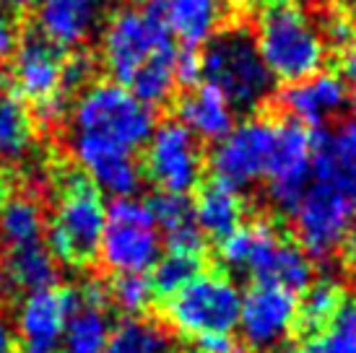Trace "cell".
Returning a JSON list of instances; mask_svg holds the SVG:
<instances>
[{
	"label": "cell",
	"mask_w": 356,
	"mask_h": 353,
	"mask_svg": "<svg viewBox=\"0 0 356 353\" xmlns=\"http://www.w3.org/2000/svg\"><path fill=\"white\" fill-rule=\"evenodd\" d=\"M172 340L161 325L143 320V317H128L112 330L104 353H169Z\"/></svg>",
	"instance_id": "83f0119b"
},
{
	"label": "cell",
	"mask_w": 356,
	"mask_h": 353,
	"mask_svg": "<svg viewBox=\"0 0 356 353\" xmlns=\"http://www.w3.org/2000/svg\"><path fill=\"white\" fill-rule=\"evenodd\" d=\"M107 206L91 179L70 174L58 190L47 221V249L65 265H89L99 255Z\"/></svg>",
	"instance_id": "8992f818"
},
{
	"label": "cell",
	"mask_w": 356,
	"mask_h": 353,
	"mask_svg": "<svg viewBox=\"0 0 356 353\" xmlns=\"http://www.w3.org/2000/svg\"><path fill=\"white\" fill-rule=\"evenodd\" d=\"M8 286V281H6V270H3V263H0V291Z\"/></svg>",
	"instance_id": "7bdbcfd3"
},
{
	"label": "cell",
	"mask_w": 356,
	"mask_h": 353,
	"mask_svg": "<svg viewBox=\"0 0 356 353\" xmlns=\"http://www.w3.org/2000/svg\"><path fill=\"white\" fill-rule=\"evenodd\" d=\"M242 294L237 284L221 273H198L167 299V322L179 335L206 338L232 333L237 327Z\"/></svg>",
	"instance_id": "ba28073f"
},
{
	"label": "cell",
	"mask_w": 356,
	"mask_h": 353,
	"mask_svg": "<svg viewBox=\"0 0 356 353\" xmlns=\"http://www.w3.org/2000/svg\"><path fill=\"white\" fill-rule=\"evenodd\" d=\"M341 249H343V260H346V265L351 268V270H356V221L351 224V229H348V234H346V239H343Z\"/></svg>",
	"instance_id": "74e56055"
},
{
	"label": "cell",
	"mask_w": 356,
	"mask_h": 353,
	"mask_svg": "<svg viewBox=\"0 0 356 353\" xmlns=\"http://www.w3.org/2000/svg\"><path fill=\"white\" fill-rule=\"evenodd\" d=\"M252 37L276 81L294 83L320 73L325 65V37L297 0H270L257 16Z\"/></svg>",
	"instance_id": "3957f363"
},
{
	"label": "cell",
	"mask_w": 356,
	"mask_h": 353,
	"mask_svg": "<svg viewBox=\"0 0 356 353\" xmlns=\"http://www.w3.org/2000/svg\"><path fill=\"white\" fill-rule=\"evenodd\" d=\"M198 353H242V345L232 333L206 335L198 340Z\"/></svg>",
	"instance_id": "d590c367"
},
{
	"label": "cell",
	"mask_w": 356,
	"mask_h": 353,
	"mask_svg": "<svg viewBox=\"0 0 356 353\" xmlns=\"http://www.w3.org/2000/svg\"><path fill=\"white\" fill-rule=\"evenodd\" d=\"M112 299L115 304L122 309L125 314L136 317L140 314L154 299V286L151 278H146L143 273H130V275H118L112 284Z\"/></svg>",
	"instance_id": "f546056e"
},
{
	"label": "cell",
	"mask_w": 356,
	"mask_h": 353,
	"mask_svg": "<svg viewBox=\"0 0 356 353\" xmlns=\"http://www.w3.org/2000/svg\"><path fill=\"white\" fill-rule=\"evenodd\" d=\"M143 151V172L164 195H188L200 185V140L182 122L167 120L154 128Z\"/></svg>",
	"instance_id": "9c48e42d"
},
{
	"label": "cell",
	"mask_w": 356,
	"mask_h": 353,
	"mask_svg": "<svg viewBox=\"0 0 356 353\" xmlns=\"http://www.w3.org/2000/svg\"><path fill=\"white\" fill-rule=\"evenodd\" d=\"M37 122L26 101L16 94H0V158L19 161L34 146Z\"/></svg>",
	"instance_id": "484cf974"
},
{
	"label": "cell",
	"mask_w": 356,
	"mask_h": 353,
	"mask_svg": "<svg viewBox=\"0 0 356 353\" xmlns=\"http://www.w3.org/2000/svg\"><path fill=\"white\" fill-rule=\"evenodd\" d=\"M73 304H76V291L58 286L29 291L24 296L16 312L21 353H60Z\"/></svg>",
	"instance_id": "9a60e30c"
},
{
	"label": "cell",
	"mask_w": 356,
	"mask_h": 353,
	"mask_svg": "<svg viewBox=\"0 0 356 353\" xmlns=\"http://www.w3.org/2000/svg\"><path fill=\"white\" fill-rule=\"evenodd\" d=\"M151 270H154V275H151L154 294L169 299L175 291H179L188 281H193L200 273V257L182 255V252H167V255L159 257Z\"/></svg>",
	"instance_id": "f1b7e54d"
},
{
	"label": "cell",
	"mask_w": 356,
	"mask_h": 353,
	"mask_svg": "<svg viewBox=\"0 0 356 353\" xmlns=\"http://www.w3.org/2000/svg\"><path fill=\"white\" fill-rule=\"evenodd\" d=\"M161 247L164 239L146 200L118 197L107 208L99 255H97L102 257L107 270L118 275H146L161 257Z\"/></svg>",
	"instance_id": "52a82bcc"
},
{
	"label": "cell",
	"mask_w": 356,
	"mask_h": 353,
	"mask_svg": "<svg viewBox=\"0 0 356 353\" xmlns=\"http://www.w3.org/2000/svg\"><path fill=\"white\" fill-rule=\"evenodd\" d=\"M76 291V304L63 333V353H104L112 335L107 312V288L97 281L83 284Z\"/></svg>",
	"instance_id": "e0dca14e"
},
{
	"label": "cell",
	"mask_w": 356,
	"mask_h": 353,
	"mask_svg": "<svg viewBox=\"0 0 356 353\" xmlns=\"http://www.w3.org/2000/svg\"><path fill=\"white\" fill-rule=\"evenodd\" d=\"M161 13L169 31L188 47H195L218 31L224 16V0H164Z\"/></svg>",
	"instance_id": "603a6c76"
},
{
	"label": "cell",
	"mask_w": 356,
	"mask_h": 353,
	"mask_svg": "<svg viewBox=\"0 0 356 353\" xmlns=\"http://www.w3.org/2000/svg\"><path fill=\"white\" fill-rule=\"evenodd\" d=\"M278 138V122L266 117H250L237 122L211 151V169L221 185L234 190L266 179L268 161L273 156Z\"/></svg>",
	"instance_id": "30bf717a"
},
{
	"label": "cell",
	"mask_w": 356,
	"mask_h": 353,
	"mask_svg": "<svg viewBox=\"0 0 356 353\" xmlns=\"http://www.w3.org/2000/svg\"><path fill=\"white\" fill-rule=\"evenodd\" d=\"M3 270H6L8 286L29 294V291H42V288L55 286L58 260L47 249V245L34 242V245L8 249V255L3 260Z\"/></svg>",
	"instance_id": "cb8c5ba5"
},
{
	"label": "cell",
	"mask_w": 356,
	"mask_h": 353,
	"mask_svg": "<svg viewBox=\"0 0 356 353\" xmlns=\"http://www.w3.org/2000/svg\"><path fill=\"white\" fill-rule=\"evenodd\" d=\"M91 73H94V60L89 55H73V58H65V88H79V86H89Z\"/></svg>",
	"instance_id": "1f68e13d"
},
{
	"label": "cell",
	"mask_w": 356,
	"mask_h": 353,
	"mask_svg": "<svg viewBox=\"0 0 356 353\" xmlns=\"http://www.w3.org/2000/svg\"><path fill=\"white\" fill-rule=\"evenodd\" d=\"M154 112L130 88L94 81L79 94L68 115V148L99 192L136 197L143 169L136 151L154 133Z\"/></svg>",
	"instance_id": "6da1fadb"
},
{
	"label": "cell",
	"mask_w": 356,
	"mask_h": 353,
	"mask_svg": "<svg viewBox=\"0 0 356 353\" xmlns=\"http://www.w3.org/2000/svg\"><path fill=\"white\" fill-rule=\"evenodd\" d=\"M218 263L227 270L250 275L255 284L281 286L291 294L305 291L315 278V265L299 245L289 242L268 221L242 224L218 239Z\"/></svg>",
	"instance_id": "7a4b0ae2"
},
{
	"label": "cell",
	"mask_w": 356,
	"mask_h": 353,
	"mask_svg": "<svg viewBox=\"0 0 356 353\" xmlns=\"http://www.w3.org/2000/svg\"><path fill=\"white\" fill-rule=\"evenodd\" d=\"M250 3H260V0H250Z\"/></svg>",
	"instance_id": "bcb514c9"
},
{
	"label": "cell",
	"mask_w": 356,
	"mask_h": 353,
	"mask_svg": "<svg viewBox=\"0 0 356 353\" xmlns=\"http://www.w3.org/2000/svg\"><path fill=\"white\" fill-rule=\"evenodd\" d=\"M325 42L330 40L333 44H338L341 49L354 47L356 44V24L346 16H330V21L325 24Z\"/></svg>",
	"instance_id": "d6a6232c"
},
{
	"label": "cell",
	"mask_w": 356,
	"mask_h": 353,
	"mask_svg": "<svg viewBox=\"0 0 356 353\" xmlns=\"http://www.w3.org/2000/svg\"><path fill=\"white\" fill-rule=\"evenodd\" d=\"M297 353H356V335L336 322L309 335Z\"/></svg>",
	"instance_id": "4dcf8cb0"
},
{
	"label": "cell",
	"mask_w": 356,
	"mask_h": 353,
	"mask_svg": "<svg viewBox=\"0 0 356 353\" xmlns=\"http://www.w3.org/2000/svg\"><path fill=\"white\" fill-rule=\"evenodd\" d=\"M299 322V299L281 286L255 284L242 296L237 327L255 353H273L286 343Z\"/></svg>",
	"instance_id": "7c38bea8"
},
{
	"label": "cell",
	"mask_w": 356,
	"mask_h": 353,
	"mask_svg": "<svg viewBox=\"0 0 356 353\" xmlns=\"http://www.w3.org/2000/svg\"><path fill=\"white\" fill-rule=\"evenodd\" d=\"M343 309V286L333 275L312 278V284L305 288V296L299 302V322L309 333L325 330L338 320Z\"/></svg>",
	"instance_id": "4316f807"
},
{
	"label": "cell",
	"mask_w": 356,
	"mask_h": 353,
	"mask_svg": "<svg viewBox=\"0 0 356 353\" xmlns=\"http://www.w3.org/2000/svg\"><path fill=\"white\" fill-rule=\"evenodd\" d=\"M47 218L42 206L29 195H10L0 206V242L6 249L42 242Z\"/></svg>",
	"instance_id": "d4e9b609"
},
{
	"label": "cell",
	"mask_w": 356,
	"mask_h": 353,
	"mask_svg": "<svg viewBox=\"0 0 356 353\" xmlns=\"http://www.w3.org/2000/svg\"><path fill=\"white\" fill-rule=\"evenodd\" d=\"M348 104H351V112H354V122H356V91L348 97Z\"/></svg>",
	"instance_id": "ee69618b"
},
{
	"label": "cell",
	"mask_w": 356,
	"mask_h": 353,
	"mask_svg": "<svg viewBox=\"0 0 356 353\" xmlns=\"http://www.w3.org/2000/svg\"><path fill=\"white\" fill-rule=\"evenodd\" d=\"M200 79L229 104L245 112L257 109L273 91V76L260 58L255 37L242 26L216 31L200 55Z\"/></svg>",
	"instance_id": "5b68a950"
},
{
	"label": "cell",
	"mask_w": 356,
	"mask_h": 353,
	"mask_svg": "<svg viewBox=\"0 0 356 353\" xmlns=\"http://www.w3.org/2000/svg\"><path fill=\"white\" fill-rule=\"evenodd\" d=\"M149 206L154 211L161 239L167 242V252H182V255L203 257L206 236L200 231L198 221L193 216V208H190V203L185 197L159 192Z\"/></svg>",
	"instance_id": "44dd1931"
},
{
	"label": "cell",
	"mask_w": 356,
	"mask_h": 353,
	"mask_svg": "<svg viewBox=\"0 0 356 353\" xmlns=\"http://www.w3.org/2000/svg\"><path fill=\"white\" fill-rule=\"evenodd\" d=\"M336 322L356 335V296L348 302V304H343V309H341V314H338Z\"/></svg>",
	"instance_id": "ab89813d"
},
{
	"label": "cell",
	"mask_w": 356,
	"mask_h": 353,
	"mask_svg": "<svg viewBox=\"0 0 356 353\" xmlns=\"http://www.w3.org/2000/svg\"><path fill=\"white\" fill-rule=\"evenodd\" d=\"M37 0H0V6H6L8 10H26L31 8Z\"/></svg>",
	"instance_id": "60d3db41"
},
{
	"label": "cell",
	"mask_w": 356,
	"mask_h": 353,
	"mask_svg": "<svg viewBox=\"0 0 356 353\" xmlns=\"http://www.w3.org/2000/svg\"><path fill=\"white\" fill-rule=\"evenodd\" d=\"M0 176H3V158H0Z\"/></svg>",
	"instance_id": "f6af8a7d"
},
{
	"label": "cell",
	"mask_w": 356,
	"mask_h": 353,
	"mask_svg": "<svg viewBox=\"0 0 356 353\" xmlns=\"http://www.w3.org/2000/svg\"><path fill=\"white\" fill-rule=\"evenodd\" d=\"M338 76L343 81H354L356 83V44L341 52V73Z\"/></svg>",
	"instance_id": "8d00e7d4"
},
{
	"label": "cell",
	"mask_w": 356,
	"mask_h": 353,
	"mask_svg": "<svg viewBox=\"0 0 356 353\" xmlns=\"http://www.w3.org/2000/svg\"><path fill=\"white\" fill-rule=\"evenodd\" d=\"M177 115V122H182L198 140H208V143H218L237 125L234 107L211 86H198L188 91L179 99Z\"/></svg>",
	"instance_id": "ffe728a7"
},
{
	"label": "cell",
	"mask_w": 356,
	"mask_h": 353,
	"mask_svg": "<svg viewBox=\"0 0 356 353\" xmlns=\"http://www.w3.org/2000/svg\"><path fill=\"white\" fill-rule=\"evenodd\" d=\"M177 58L161 3L120 8L102 31V63L115 83L128 88L140 73Z\"/></svg>",
	"instance_id": "277c9868"
},
{
	"label": "cell",
	"mask_w": 356,
	"mask_h": 353,
	"mask_svg": "<svg viewBox=\"0 0 356 353\" xmlns=\"http://www.w3.org/2000/svg\"><path fill=\"white\" fill-rule=\"evenodd\" d=\"M13 351H16V338H13L8 320L0 314V353H13Z\"/></svg>",
	"instance_id": "f35d334b"
},
{
	"label": "cell",
	"mask_w": 356,
	"mask_h": 353,
	"mask_svg": "<svg viewBox=\"0 0 356 353\" xmlns=\"http://www.w3.org/2000/svg\"><path fill=\"white\" fill-rule=\"evenodd\" d=\"M10 86L16 88V97L29 99L34 109L47 104H68L63 49L42 40L40 34L19 40L13 49Z\"/></svg>",
	"instance_id": "5bb4252c"
},
{
	"label": "cell",
	"mask_w": 356,
	"mask_h": 353,
	"mask_svg": "<svg viewBox=\"0 0 356 353\" xmlns=\"http://www.w3.org/2000/svg\"><path fill=\"white\" fill-rule=\"evenodd\" d=\"M315 182L338 190L356 206V122H343L315 138Z\"/></svg>",
	"instance_id": "d6986e66"
},
{
	"label": "cell",
	"mask_w": 356,
	"mask_h": 353,
	"mask_svg": "<svg viewBox=\"0 0 356 353\" xmlns=\"http://www.w3.org/2000/svg\"><path fill=\"white\" fill-rule=\"evenodd\" d=\"M16 44H19L16 21H13V16H10V10L6 6H0V60L10 58Z\"/></svg>",
	"instance_id": "e575fe53"
},
{
	"label": "cell",
	"mask_w": 356,
	"mask_h": 353,
	"mask_svg": "<svg viewBox=\"0 0 356 353\" xmlns=\"http://www.w3.org/2000/svg\"><path fill=\"white\" fill-rule=\"evenodd\" d=\"M278 101L289 112L291 122L302 128H320L348 104V88L338 73L320 70L315 76L289 83Z\"/></svg>",
	"instance_id": "2e32d148"
},
{
	"label": "cell",
	"mask_w": 356,
	"mask_h": 353,
	"mask_svg": "<svg viewBox=\"0 0 356 353\" xmlns=\"http://www.w3.org/2000/svg\"><path fill=\"white\" fill-rule=\"evenodd\" d=\"M37 34L58 49H76L99 26V0H37Z\"/></svg>",
	"instance_id": "ac0fdd59"
},
{
	"label": "cell",
	"mask_w": 356,
	"mask_h": 353,
	"mask_svg": "<svg viewBox=\"0 0 356 353\" xmlns=\"http://www.w3.org/2000/svg\"><path fill=\"white\" fill-rule=\"evenodd\" d=\"M294 231L297 245L309 260H327L341 249L348 229L356 221V206L338 190L315 182L305 190L294 208Z\"/></svg>",
	"instance_id": "8fae6325"
},
{
	"label": "cell",
	"mask_w": 356,
	"mask_h": 353,
	"mask_svg": "<svg viewBox=\"0 0 356 353\" xmlns=\"http://www.w3.org/2000/svg\"><path fill=\"white\" fill-rule=\"evenodd\" d=\"M107 3H118V6H125V8H128V6H136L140 0H107Z\"/></svg>",
	"instance_id": "b9f144b4"
},
{
	"label": "cell",
	"mask_w": 356,
	"mask_h": 353,
	"mask_svg": "<svg viewBox=\"0 0 356 353\" xmlns=\"http://www.w3.org/2000/svg\"><path fill=\"white\" fill-rule=\"evenodd\" d=\"M175 76H177V83H185V86H193L195 81H200V55H195L193 47H188L185 52L177 49Z\"/></svg>",
	"instance_id": "836d02e7"
},
{
	"label": "cell",
	"mask_w": 356,
	"mask_h": 353,
	"mask_svg": "<svg viewBox=\"0 0 356 353\" xmlns=\"http://www.w3.org/2000/svg\"><path fill=\"white\" fill-rule=\"evenodd\" d=\"M193 216L198 221L203 236L224 239L234 229L242 226L245 218V200L239 195V190L221 182H208L198 192V200L193 206Z\"/></svg>",
	"instance_id": "7402d4cb"
},
{
	"label": "cell",
	"mask_w": 356,
	"mask_h": 353,
	"mask_svg": "<svg viewBox=\"0 0 356 353\" xmlns=\"http://www.w3.org/2000/svg\"><path fill=\"white\" fill-rule=\"evenodd\" d=\"M312 158H315V138L297 122H278V138L273 156L268 161L266 182L268 200L281 213H294L305 190L312 179Z\"/></svg>",
	"instance_id": "4fadbf2b"
}]
</instances>
